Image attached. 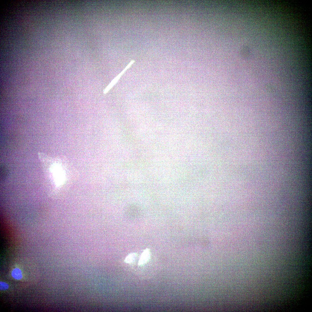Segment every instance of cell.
<instances>
[{
  "label": "cell",
  "mask_w": 312,
  "mask_h": 312,
  "mask_svg": "<svg viewBox=\"0 0 312 312\" xmlns=\"http://www.w3.org/2000/svg\"><path fill=\"white\" fill-rule=\"evenodd\" d=\"M51 172L55 184L58 186L61 185L64 180V174L61 166L58 164H54L51 167Z\"/></svg>",
  "instance_id": "1"
},
{
  "label": "cell",
  "mask_w": 312,
  "mask_h": 312,
  "mask_svg": "<svg viewBox=\"0 0 312 312\" xmlns=\"http://www.w3.org/2000/svg\"><path fill=\"white\" fill-rule=\"evenodd\" d=\"M135 62L134 60H131L129 64L126 66L124 69L120 73L118 76L115 77L111 81L109 85L103 91V93L106 94L117 83L121 76Z\"/></svg>",
  "instance_id": "2"
},
{
  "label": "cell",
  "mask_w": 312,
  "mask_h": 312,
  "mask_svg": "<svg viewBox=\"0 0 312 312\" xmlns=\"http://www.w3.org/2000/svg\"><path fill=\"white\" fill-rule=\"evenodd\" d=\"M150 249L148 248H146L140 255L138 261V265H141L146 263L150 259Z\"/></svg>",
  "instance_id": "3"
},
{
  "label": "cell",
  "mask_w": 312,
  "mask_h": 312,
  "mask_svg": "<svg viewBox=\"0 0 312 312\" xmlns=\"http://www.w3.org/2000/svg\"><path fill=\"white\" fill-rule=\"evenodd\" d=\"M11 275L13 278L17 280L20 279L22 277L21 270L17 268H14L12 270Z\"/></svg>",
  "instance_id": "4"
},
{
  "label": "cell",
  "mask_w": 312,
  "mask_h": 312,
  "mask_svg": "<svg viewBox=\"0 0 312 312\" xmlns=\"http://www.w3.org/2000/svg\"><path fill=\"white\" fill-rule=\"evenodd\" d=\"M137 257L136 253H130L126 257L124 260V261L127 263H131L135 260Z\"/></svg>",
  "instance_id": "5"
},
{
  "label": "cell",
  "mask_w": 312,
  "mask_h": 312,
  "mask_svg": "<svg viewBox=\"0 0 312 312\" xmlns=\"http://www.w3.org/2000/svg\"><path fill=\"white\" fill-rule=\"evenodd\" d=\"M8 285L6 283L2 281L0 282V289L5 290L8 288Z\"/></svg>",
  "instance_id": "6"
}]
</instances>
